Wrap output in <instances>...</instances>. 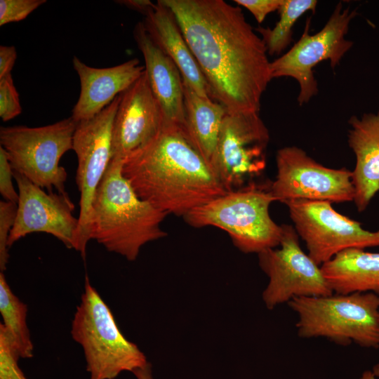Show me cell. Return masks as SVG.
I'll return each mask as SVG.
<instances>
[{"label":"cell","mask_w":379,"mask_h":379,"mask_svg":"<svg viewBox=\"0 0 379 379\" xmlns=\"http://www.w3.org/2000/svg\"><path fill=\"white\" fill-rule=\"evenodd\" d=\"M77 123L70 117L40 127L13 126L0 128V147L13 171L48 192L66 194L67 173L61 157L73 147Z\"/></svg>","instance_id":"7"},{"label":"cell","mask_w":379,"mask_h":379,"mask_svg":"<svg viewBox=\"0 0 379 379\" xmlns=\"http://www.w3.org/2000/svg\"><path fill=\"white\" fill-rule=\"evenodd\" d=\"M285 204L308 255L320 266L347 249L379 247V230L364 229L329 201L293 200Z\"/></svg>","instance_id":"11"},{"label":"cell","mask_w":379,"mask_h":379,"mask_svg":"<svg viewBox=\"0 0 379 379\" xmlns=\"http://www.w3.org/2000/svg\"><path fill=\"white\" fill-rule=\"evenodd\" d=\"M276 163L277 174L270 186L276 201H354L352 172L350 170L326 167L295 146L279 149Z\"/></svg>","instance_id":"13"},{"label":"cell","mask_w":379,"mask_h":379,"mask_svg":"<svg viewBox=\"0 0 379 379\" xmlns=\"http://www.w3.org/2000/svg\"><path fill=\"white\" fill-rule=\"evenodd\" d=\"M279 248L258 253L259 265L269 281L262 298L269 310L300 297L328 295L333 293L321 266L300 247L295 228L281 225Z\"/></svg>","instance_id":"10"},{"label":"cell","mask_w":379,"mask_h":379,"mask_svg":"<svg viewBox=\"0 0 379 379\" xmlns=\"http://www.w3.org/2000/svg\"><path fill=\"white\" fill-rule=\"evenodd\" d=\"M358 379H377L372 370H366L364 371Z\"/></svg>","instance_id":"33"},{"label":"cell","mask_w":379,"mask_h":379,"mask_svg":"<svg viewBox=\"0 0 379 379\" xmlns=\"http://www.w3.org/2000/svg\"><path fill=\"white\" fill-rule=\"evenodd\" d=\"M73 66L80 80V94L71 117L76 122L93 118L127 90L142 74L137 58L107 68L90 67L77 57Z\"/></svg>","instance_id":"16"},{"label":"cell","mask_w":379,"mask_h":379,"mask_svg":"<svg viewBox=\"0 0 379 379\" xmlns=\"http://www.w3.org/2000/svg\"><path fill=\"white\" fill-rule=\"evenodd\" d=\"M13 171L6 152L0 147V193L4 200L18 204L19 194L12 182Z\"/></svg>","instance_id":"28"},{"label":"cell","mask_w":379,"mask_h":379,"mask_svg":"<svg viewBox=\"0 0 379 379\" xmlns=\"http://www.w3.org/2000/svg\"><path fill=\"white\" fill-rule=\"evenodd\" d=\"M321 268L333 293L372 292L379 295V253L347 249Z\"/></svg>","instance_id":"20"},{"label":"cell","mask_w":379,"mask_h":379,"mask_svg":"<svg viewBox=\"0 0 379 379\" xmlns=\"http://www.w3.org/2000/svg\"><path fill=\"white\" fill-rule=\"evenodd\" d=\"M18 204L1 200L0 201V270L3 272L9 259L8 238L14 225Z\"/></svg>","instance_id":"25"},{"label":"cell","mask_w":379,"mask_h":379,"mask_svg":"<svg viewBox=\"0 0 379 379\" xmlns=\"http://www.w3.org/2000/svg\"><path fill=\"white\" fill-rule=\"evenodd\" d=\"M121 94L91 119L77 123L73 147L77 157L76 183L80 192L79 230L76 251L84 259L90 239V219L93 199L112 159L114 118Z\"/></svg>","instance_id":"12"},{"label":"cell","mask_w":379,"mask_h":379,"mask_svg":"<svg viewBox=\"0 0 379 379\" xmlns=\"http://www.w3.org/2000/svg\"><path fill=\"white\" fill-rule=\"evenodd\" d=\"M357 15V8H343L339 2L323 28L313 35L309 32L311 18H308L299 40L286 53L270 62L272 79L291 77L298 81L300 105L307 103L318 93L314 67L321 61L329 60L334 69L352 46L353 41L345 36Z\"/></svg>","instance_id":"8"},{"label":"cell","mask_w":379,"mask_h":379,"mask_svg":"<svg viewBox=\"0 0 379 379\" xmlns=\"http://www.w3.org/2000/svg\"><path fill=\"white\" fill-rule=\"evenodd\" d=\"M372 371L377 378H379V361L373 366Z\"/></svg>","instance_id":"34"},{"label":"cell","mask_w":379,"mask_h":379,"mask_svg":"<svg viewBox=\"0 0 379 379\" xmlns=\"http://www.w3.org/2000/svg\"><path fill=\"white\" fill-rule=\"evenodd\" d=\"M315 0H284L278 12L279 19L275 26L255 30L260 34L269 55L281 54L293 41V27L297 20L308 11L314 12Z\"/></svg>","instance_id":"23"},{"label":"cell","mask_w":379,"mask_h":379,"mask_svg":"<svg viewBox=\"0 0 379 379\" xmlns=\"http://www.w3.org/2000/svg\"><path fill=\"white\" fill-rule=\"evenodd\" d=\"M18 93L11 74L0 79V117L9 121L21 114Z\"/></svg>","instance_id":"27"},{"label":"cell","mask_w":379,"mask_h":379,"mask_svg":"<svg viewBox=\"0 0 379 379\" xmlns=\"http://www.w3.org/2000/svg\"><path fill=\"white\" fill-rule=\"evenodd\" d=\"M122 174L142 200L184 217L227 192L183 128L164 124L145 147L123 161Z\"/></svg>","instance_id":"2"},{"label":"cell","mask_w":379,"mask_h":379,"mask_svg":"<svg viewBox=\"0 0 379 379\" xmlns=\"http://www.w3.org/2000/svg\"><path fill=\"white\" fill-rule=\"evenodd\" d=\"M70 333L83 349L89 379H114L124 371L133 373L148 363L139 347L122 334L88 276Z\"/></svg>","instance_id":"6"},{"label":"cell","mask_w":379,"mask_h":379,"mask_svg":"<svg viewBox=\"0 0 379 379\" xmlns=\"http://www.w3.org/2000/svg\"><path fill=\"white\" fill-rule=\"evenodd\" d=\"M271 182L247 185L195 208L183 218L190 226H213L225 231L233 244L245 253H260L279 246L282 234L270 215L276 201Z\"/></svg>","instance_id":"4"},{"label":"cell","mask_w":379,"mask_h":379,"mask_svg":"<svg viewBox=\"0 0 379 379\" xmlns=\"http://www.w3.org/2000/svg\"><path fill=\"white\" fill-rule=\"evenodd\" d=\"M142 22L154 44L175 64L182 80L199 95L211 98L206 80L172 11L159 0Z\"/></svg>","instance_id":"19"},{"label":"cell","mask_w":379,"mask_h":379,"mask_svg":"<svg viewBox=\"0 0 379 379\" xmlns=\"http://www.w3.org/2000/svg\"><path fill=\"white\" fill-rule=\"evenodd\" d=\"M288 305L298 315L295 327L300 338L379 348V295L374 293L300 297Z\"/></svg>","instance_id":"5"},{"label":"cell","mask_w":379,"mask_h":379,"mask_svg":"<svg viewBox=\"0 0 379 379\" xmlns=\"http://www.w3.org/2000/svg\"><path fill=\"white\" fill-rule=\"evenodd\" d=\"M133 36L145 60V71L152 93L159 102L164 124L183 128L184 92L182 75L173 60L152 41L142 22L134 27Z\"/></svg>","instance_id":"17"},{"label":"cell","mask_w":379,"mask_h":379,"mask_svg":"<svg viewBox=\"0 0 379 379\" xmlns=\"http://www.w3.org/2000/svg\"><path fill=\"white\" fill-rule=\"evenodd\" d=\"M19 199L8 245L34 232L51 234L67 248L76 250L79 219L73 215L74 204L67 193L46 192L23 175L13 171Z\"/></svg>","instance_id":"14"},{"label":"cell","mask_w":379,"mask_h":379,"mask_svg":"<svg viewBox=\"0 0 379 379\" xmlns=\"http://www.w3.org/2000/svg\"><path fill=\"white\" fill-rule=\"evenodd\" d=\"M348 145L356 157L352 181L354 202L359 212L364 211L379 192V109L353 115L348 121Z\"/></svg>","instance_id":"18"},{"label":"cell","mask_w":379,"mask_h":379,"mask_svg":"<svg viewBox=\"0 0 379 379\" xmlns=\"http://www.w3.org/2000/svg\"><path fill=\"white\" fill-rule=\"evenodd\" d=\"M17 58L14 46H0V79L11 74Z\"/></svg>","instance_id":"30"},{"label":"cell","mask_w":379,"mask_h":379,"mask_svg":"<svg viewBox=\"0 0 379 379\" xmlns=\"http://www.w3.org/2000/svg\"><path fill=\"white\" fill-rule=\"evenodd\" d=\"M20 358L9 335L0 324V379H27L18 366Z\"/></svg>","instance_id":"24"},{"label":"cell","mask_w":379,"mask_h":379,"mask_svg":"<svg viewBox=\"0 0 379 379\" xmlns=\"http://www.w3.org/2000/svg\"><path fill=\"white\" fill-rule=\"evenodd\" d=\"M46 0H1L0 26L25 19Z\"/></svg>","instance_id":"26"},{"label":"cell","mask_w":379,"mask_h":379,"mask_svg":"<svg viewBox=\"0 0 379 379\" xmlns=\"http://www.w3.org/2000/svg\"><path fill=\"white\" fill-rule=\"evenodd\" d=\"M160 1L173 13L211 98L229 113L259 112L271 62L241 8L223 0Z\"/></svg>","instance_id":"1"},{"label":"cell","mask_w":379,"mask_h":379,"mask_svg":"<svg viewBox=\"0 0 379 379\" xmlns=\"http://www.w3.org/2000/svg\"><path fill=\"white\" fill-rule=\"evenodd\" d=\"M133 373L136 379H154L152 376V365L149 362L143 367L135 370Z\"/></svg>","instance_id":"32"},{"label":"cell","mask_w":379,"mask_h":379,"mask_svg":"<svg viewBox=\"0 0 379 379\" xmlns=\"http://www.w3.org/2000/svg\"><path fill=\"white\" fill-rule=\"evenodd\" d=\"M164 124L161 108L145 71L124 93L114 118L112 159L124 160L149 144Z\"/></svg>","instance_id":"15"},{"label":"cell","mask_w":379,"mask_h":379,"mask_svg":"<svg viewBox=\"0 0 379 379\" xmlns=\"http://www.w3.org/2000/svg\"><path fill=\"white\" fill-rule=\"evenodd\" d=\"M123 160L111 159L96 190L90 239L129 261L146 244L167 236L161 224L167 215L136 194L122 174Z\"/></svg>","instance_id":"3"},{"label":"cell","mask_w":379,"mask_h":379,"mask_svg":"<svg viewBox=\"0 0 379 379\" xmlns=\"http://www.w3.org/2000/svg\"><path fill=\"white\" fill-rule=\"evenodd\" d=\"M237 4L246 8L258 23H262L266 16L278 11L284 0H234Z\"/></svg>","instance_id":"29"},{"label":"cell","mask_w":379,"mask_h":379,"mask_svg":"<svg viewBox=\"0 0 379 379\" xmlns=\"http://www.w3.org/2000/svg\"><path fill=\"white\" fill-rule=\"evenodd\" d=\"M182 84L185 108L183 129L192 145L209 164L227 111L222 105L211 98L197 94L183 80Z\"/></svg>","instance_id":"21"},{"label":"cell","mask_w":379,"mask_h":379,"mask_svg":"<svg viewBox=\"0 0 379 379\" xmlns=\"http://www.w3.org/2000/svg\"><path fill=\"white\" fill-rule=\"evenodd\" d=\"M1 323L9 335L20 358L33 357L34 346L27 324V306L12 291L4 274L0 273Z\"/></svg>","instance_id":"22"},{"label":"cell","mask_w":379,"mask_h":379,"mask_svg":"<svg viewBox=\"0 0 379 379\" xmlns=\"http://www.w3.org/2000/svg\"><path fill=\"white\" fill-rule=\"evenodd\" d=\"M115 2L130 9L138 11L144 15H145L155 4L149 0H121L116 1Z\"/></svg>","instance_id":"31"},{"label":"cell","mask_w":379,"mask_h":379,"mask_svg":"<svg viewBox=\"0 0 379 379\" xmlns=\"http://www.w3.org/2000/svg\"><path fill=\"white\" fill-rule=\"evenodd\" d=\"M269 131L259 112H227L210 166L227 192L254 181L266 167Z\"/></svg>","instance_id":"9"}]
</instances>
